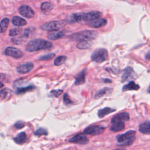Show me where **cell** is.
I'll use <instances>...</instances> for the list:
<instances>
[{
  "instance_id": "1",
  "label": "cell",
  "mask_w": 150,
  "mask_h": 150,
  "mask_svg": "<svg viewBox=\"0 0 150 150\" xmlns=\"http://www.w3.org/2000/svg\"><path fill=\"white\" fill-rule=\"evenodd\" d=\"M102 15V13L98 11H91L87 13H76L71 15L69 16V22H78L81 21H91L98 18Z\"/></svg>"
},
{
  "instance_id": "2",
  "label": "cell",
  "mask_w": 150,
  "mask_h": 150,
  "mask_svg": "<svg viewBox=\"0 0 150 150\" xmlns=\"http://www.w3.org/2000/svg\"><path fill=\"white\" fill-rule=\"evenodd\" d=\"M52 43L48 40L42 39H36L28 42L25 47V50L28 52H35L42 49H46L51 47Z\"/></svg>"
},
{
  "instance_id": "3",
  "label": "cell",
  "mask_w": 150,
  "mask_h": 150,
  "mask_svg": "<svg viewBox=\"0 0 150 150\" xmlns=\"http://www.w3.org/2000/svg\"><path fill=\"white\" fill-rule=\"evenodd\" d=\"M98 35V33L94 30H83L72 34L70 36L71 40L81 42V41H91L94 39Z\"/></svg>"
},
{
  "instance_id": "4",
  "label": "cell",
  "mask_w": 150,
  "mask_h": 150,
  "mask_svg": "<svg viewBox=\"0 0 150 150\" xmlns=\"http://www.w3.org/2000/svg\"><path fill=\"white\" fill-rule=\"evenodd\" d=\"M136 132L134 130H129L126 132L118 134L116 136V139L119 146H126L132 144L135 139Z\"/></svg>"
},
{
  "instance_id": "5",
  "label": "cell",
  "mask_w": 150,
  "mask_h": 150,
  "mask_svg": "<svg viewBox=\"0 0 150 150\" xmlns=\"http://www.w3.org/2000/svg\"><path fill=\"white\" fill-rule=\"evenodd\" d=\"M91 60L100 63L108 59V52L105 49L98 48L94 50L91 55Z\"/></svg>"
},
{
  "instance_id": "6",
  "label": "cell",
  "mask_w": 150,
  "mask_h": 150,
  "mask_svg": "<svg viewBox=\"0 0 150 150\" xmlns=\"http://www.w3.org/2000/svg\"><path fill=\"white\" fill-rule=\"evenodd\" d=\"M66 24V22L61 21H50L43 23L40 26V28L47 31H56L62 28Z\"/></svg>"
},
{
  "instance_id": "7",
  "label": "cell",
  "mask_w": 150,
  "mask_h": 150,
  "mask_svg": "<svg viewBox=\"0 0 150 150\" xmlns=\"http://www.w3.org/2000/svg\"><path fill=\"white\" fill-rule=\"evenodd\" d=\"M104 130H105L104 127L101 125H90L86 127L84 129L83 133L84 134L96 135H98L103 133Z\"/></svg>"
},
{
  "instance_id": "8",
  "label": "cell",
  "mask_w": 150,
  "mask_h": 150,
  "mask_svg": "<svg viewBox=\"0 0 150 150\" xmlns=\"http://www.w3.org/2000/svg\"><path fill=\"white\" fill-rule=\"evenodd\" d=\"M69 142L80 145H84L88 143L89 139L84 134L80 133L74 135L73 137L70 138Z\"/></svg>"
},
{
  "instance_id": "9",
  "label": "cell",
  "mask_w": 150,
  "mask_h": 150,
  "mask_svg": "<svg viewBox=\"0 0 150 150\" xmlns=\"http://www.w3.org/2000/svg\"><path fill=\"white\" fill-rule=\"evenodd\" d=\"M136 74L134 70L129 67H128L123 70L122 74L121 76V81L122 82L134 79L136 77Z\"/></svg>"
},
{
  "instance_id": "10",
  "label": "cell",
  "mask_w": 150,
  "mask_h": 150,
  "mask_svg": "<svg viewBox=\"0 0 150 150\" xmlns=\"http://www.w3.org/2000/svg\"><path fill=\"white\" fill-rule=\"evenodd\" d=\"M19 13L26 18H32L35 15L33 10L27 5H22L18 9Z\"/></svg>"
},
{
  "instance_id": "11",
  "label": "cell",
  "mask_w": 150,
  "mask_h": 150,
  "mask_svg": "<svg viewBox=\"0 0 150 150\" xmlns=\"http://www.w3.org/2000/svg\"><path fill=\"white\" fill-rule=\"evenodd\" d=\"M6 55L13 57L16 59H19L23 56L22 52L17 48L9 46L6 47L4 51Z\"/></svg>"
},
{
  "instance_id": "12",
  "label": "cell",
  "mask_w": 150,
  "mask_h": 150,
  "mask_svg": "<svg viewBox=\"0 0 150 150\" xmlns=\"http://www.w3.org/2000/svg\"><path fill=\"white\" fill-rule=\"evenodd\" d=\"M129 120V114L127 112H120L112 117L111 120V123L115 122H124Z\"/></svg>"
},
{
  "instance_id": "13",
  "label": "cell",
  "mask_w": 150,
  "mask_h": 150,
  "mask_svg": "<svg viewBox=\"0 0 150 150\" xmlns=\"http://www.w3.org/2000/svg\"><path fill=\"white\" fill-rule=\"evenodd\" d=\"M107 20L103 18H98L91 21L87 23L88 26L94 28H98L101 26H104L107 24Z\"/></svg>"
},
{
  "instance_id": "14",
  "label": "cell",
  "mask_w": 150,
  "mask_h": 150,
  "mask_svg": "<svg viewBox=\"0 0 150 150\" xmlns=\"http://www.w3.org/2000/svg\"><path fill=\"white\" fill-rule=\"evenodd\" d=\"M34 67L32 63H26L21 64L17 67V71L21 74H25L30 71Z\"/></svg>"
},
{
  "instance_id": "15",
  "label": "cell",
  "mask_w": 150,
  "mask_h": 150,
  "mask_svg": "<svg viewBox=\"0 0 150 150\" xmlns=\"http://www.w3.org/2000/svg\"><path fill=\"white\" fill-rule=\"evenodd\" d=\"M86 69H83L82 71H81L76 76L75 78V81L74 84L77 86L80 85L85 82V79H86Z\"/></svg>"
},
{
  "instance_id": "16",
  "label": "cell",
  "mask_w": 150,
  "mask_h": 150,
  "mask_svg": "<svg viewBox=\"0 0 150 150\" xmlns=\"http://www.w3.org/2000/svg\"><path fill=\"white\" fill-rule=\"evenodd\" d=\"M27 140H28V138H27L26 134L24 132H20L13 138V141H15V142L19 145L23 144L27 141Z\"/></svg>"
},
{
  "instance_id": "17",
  "label": "cell",
  "mask_w": 150,
  "mask_h": 150,
  "mask_svg": "<svg viewBox=\"0 0 150 150\" xmlns=\"http://www.w3.org/2000/svg\"><path fill=\"white\" fill-rule=\"evenodd\" d=\"M111 124V125L110 127V129L113 132L121 131L125 128V124L124 122H115Z\"/></svg>"
},
{
  "instance_id": "18",
  "label": "cell",
  "mask_w": 150,
  "mask_h": 150,
  "mask_svg": "<svg viewBox=\"0 0 150 150\" xmlns=\"http://www.w3.org/2000/svg\"><path fill=\"white\" fill-rule=\"evenodd\" d=\"M64 35H65V32L63 30L54 31L53 32L49 33L47 35V38L50 40H56L63 37Z\"/></svg>"
},
{
  "instance_id": "19",
  "label": "cell",
  "mask_w": 150,
  "mask_h": 150,
  "mask_svg": "<svg viewBox=\"0 0 150 150\" xmlns=\"http://www.w3.org/2000/svg\"><path fill=\"white\" fill-rule=\"evenodd\" d=\"M12 23L16 26H22L27 24V22L21 17L15 16L12 19Z\"/></svg>"
},
{
  "instance_id": "20",
  "label": "cell",
  "mask_w": 150,
  "mask_h": 150,
  "mask_svg": "<svg viewBox=\"0 0 150 150\" xmlns=\"http://www.w3.org/2000/svg\"><path fill=\"white\" fill-rule=\"evenodd\" d=\"M111 91H112V88H109V87H104V88L100 90L96 93V94L94 96V98L97 99V98H99L104 96L108 95V94H110L111 93Z\"/></svg>"
},
{
  "instance_id": "21",
  "label": "cell",
  "mask_w": 150,
  "mask_h": 150,
  "mask_svg": "<svg viewBox=\"0 0 150 150\" xmlns=\"http://www.w3.org/2000/svg\"><path fill=\"white\" fill-rule=\"evenodd\" d=\"M139 88V86L136 84L134 81H131L128 84H125L122 87V91H126L129 90H138Z\"/></svg>"
},
{
  "instance_id": "22",
  "label": "cell",
  "mask_w": 150,
  "mask_h": 150,
  "mask_svg": "<svg viewBox=\"0 0 150 150\" xmlns=\"http://www.w3.org/2000/svg\"><path fill=\"white\" fill-rule=\"evenodd\" d=\"M139 131L144 134H150V122H145L140 124Z\"/></svg>"
},
{
  "instance_id": "23",
  "label": "cell",
  "mask_w": 150,
  "mask_h": 150,
  "mask_svg": "<svg viewBox=\"0 0 150 150\" xmlns=\"http://www.w3.org/2000/svg\"><path fill=\"white\" fill-rule=\"evenodd\" d=\"M115 110L112 109L110 107H105L104 108L100 109L98 110V116L100 118H103L104 117H105V115L111 113L112 112L114 111Z\"/></svg>"
},
{
  "instance_id": "24",
  "label": "cell",
  "mask_w": 150,
  "mask_h": 150,
  "mask_svg": "<svg viewBox=\"0 0 150 150\" xmlns=\"http://www.w3.org/2000/svg\"><path fill=\"white\" fill-rule=\"evenodd\" d=\"M34 89H35V87L33 86H28L26 87H22L18 88L16 90V93L18 94H23V93H25L28 91H32Z\"/></svg>"
},
{
  "instance_id": "25",
  "label": "cell",
  "mask_w": 150,
  "mask_h": 150,
  "mask_svg": "<svg viewBox=\"0 0 150 150\" xmlns=\"http://www.w3.org/2000/svg\"><path fill=\"white\" fill-rule=\"evenodd\" d=\"M92 42L91 41H81L77 45V47L79 49H87L91 47Z\"/></svg>"
},
{
  "instance_id": "26",
  "label": "cell",
  "mask_w": 150,
  "mask_h": 150,
  "mask_svg": "<svg viewBox=\"0 0 150 150\" xmlns=\"http://www.w3.org/2000/svg\"><path fill=\"white\" fill-rule=\"evenodd\" d=\"M9 22V19L7 18L2 19L1 21V33H4L6 31Z\"/></svg>"
},
{
  "instance_id": "27",
  "label": "cell",
  "mask_w": 150,
  "mask_h": 150,
  "mask_svg": "<svg viewBox=\"0 0 150 150\" xmlns=\"http://www.w3.org/2000/svg\"><path fill=\"white\" fill-rule=\"evenodd\" d=\"M35 31V29L33 27H29L26 28L23 32V37L26 38H30L34 34Z\"/></svg>"
},
{
  "instance_id": "28",
  "label": "cell",
  "mask_w": 150,
  "mask_h": 150,
  "mask_svg": "<svg viewBox=\"0 0 150 150\" xmlns=\"http://www.w3.org/2000/svg\"><path fill=\"white\" fill-rule=\"evenodd\" d=\"M66 60V57L65 56H59L57 57L54 61V64L55 66L62 65Z\"/></svg>"
},
{
  "instance_id": "29",
  "label": "cell",
  "mask_w": 150,
  "mask_h": 150,
  "mask_svg": "<svg viewBox=\"0 0 150 150\" xmlns=\"http://www.w3.org/2000/svg\"><path fill=\"white\" fill-rule=\"evenodd\" d=\"M52 8V4L49 2H45L41 4L40 9L42 12H45L47 11H49Z\"/></svg>"
},
{
  "instance_id": "30",
  "label": "cell",
  "mask_w": 150,
  "mask_h": 150,
  "mask_svg": "<svg viewBox=\"0 0 150 150\" xmlns=\"http://www.w3.org/2000/svg\"><path fill=\"white\" fill-rule=\"evenodd\" d=\"M47 134L48 132L47 130L43 128H39L36 129L34 132V134L38 137H40L41 135H47Z\"/></svg>"
},
{
  "instance_id": "31",
  "label": "cell",
  "mask_w": 150,
  "mask_h": 150,
  "mask_svg": "<svg viewBox=\"0 0 150 150\" xmlns=\"http://www.w3.org/2000/svg\"><path fill=\"white\" fill-rule=\"evenodd\" d=\"M21 31H22V29L21 28H14L11 29L9 30V35L11 36H16V35H19V33H21Z\"/></svg>"
},
{
  "instance_id": "32",
  "label": "cell",
  "mask_w": 150,
  "mask_h": 150,
  "mask_svg": "<svg viewBox=\"0 0 150 150\" xmlns=\"http://www.w3.org/2000/svg\"><path fill=\"white\" fill-rule=\"evenodd\" d=\"M54 56H55V54L54 53H49L40 57L39 58V60H51L52 58H53Z\"/></svg>"
},
{
  "instance_id": "33",
  "label": "cell",
  "mask_w": 150,
  "mask_h": 150,
  "mask_svg": "<svg viewBox=\"0 0 150 150\" xmlns=\"http://www.w3.org/2000/svg\"><path fill=\"white\" fill-rule=\"evenodd\" d=\"M63 99V102L66 105H70V104H71L73 103V101L70 100V98L69 95L67 94V93L64 94Z\"/></svg>"
},
{
  "instance_id": "34",
  "label": "cell",
  "mask_w": 150,
  "mask_h": 150,
  "mask_svg": "<svg viewBox=\"0 0 150 150\" xmlns=\"http://www.w3.org/2000/svg\"><path fill=\"white\" fill-rule=\"evenodd\" d=\"M62 92L63 91L62 90H53L50 92V94L52 97H58L61 95Z\"/></svg>"
},
{
  "instance_id": "35",
  "label": "cell",
  "mask_w": 150,
  "mask_h": 150,
  "mask_svg": "<svg viewBox=\"0 0 150 150\" xmlns=\"http://www.w3.org/2000/svg\"><path fill=\"white\" fill-rule=\"evenodd\" d=\"M10 93V91H9L7 88H4V89H2L1 90V97L2 99H4L5 98L8 94Z\"/></svg>"
},
{
  "instance_id": "36",
  "label": "cell",
  "mask_w": 150,
  "mask_h": 150,
  "mask_svg": "<svg viewBox=\"0 0 150 150\" xmlns=\"http://www.w3.org/2000/svg\"><path fill=\"white\" fill-rule=\"evenodd\" d=\"M25 126V124L22 121H17L15 124H14V127L16 128V129H21L22 128H23V127Z\"/></svg>"
},
{
  "instance_id": "37",
  "label": "cell",
  "mask_w": 150,
  "mask_h": 150,
  "mask_svg": "<svg viewBox=\"0 0 150 150\" xmlns=\"http://www.w3.org/2000/svg\"><path fill=\"white\" fill-rule=\"evenodd\" d=\"M145 58L148 60H150V50L145 54Z\"/></svg>"
},
{
  "instance_id": "38",
  "label": "cell",
  "mask_w": 150,
  "mask_h": 150,
  "mask_svg": "<svg viewBox=\"0 0 150 150\" xmlns=\"http://www.w3.org/2000/svg\"><path fill=\"white\" fill-rule=\"evenodd\" d=\"M148 93H150V86H149V87H148Z\"/></svg>"
},
{
  "instance_id": "39",
  "label": "cell",
  "mask_w": 150,
  "mask_h": 150,
  "mask_svg": "<svg viewBox=\"0 0 150 150\" xmlns=\"http://www.w3.org/2000/svg\"><path fill=\"white\" fill-rule=\"evenodd\" d=\"M114 150H126V149H115Z\"/></svg>"
}]
</instances>
